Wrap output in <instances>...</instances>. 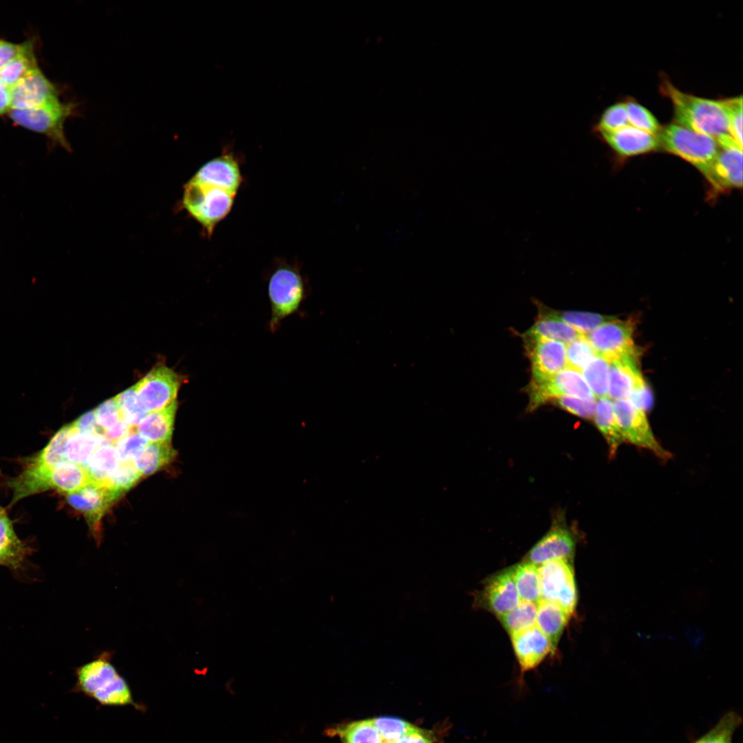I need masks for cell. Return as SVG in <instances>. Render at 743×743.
I'll return each mask as SVG.
<instances>
[{
    "instance_id": "36",
    "label": "cell",
    "mask_w": 743,
    "mask_h": 743,
    "mask_svg": "<svg viewBox=\"0 0 743 743\" xmlns=\"http://www.w3.org/2000/svg\"><path fill=\"white\" fill-rule=\"evenodd\" d=\"M559 319L585 335L602 324L616 319L613 316L579 311H555L548 310L541 313Z\"/></svg>"
},
{
    "instance_id": "4",
    "label": "cell",
    "mask_w": 743,
    "mask_h": 743,
    "mask_svg": "<svg viewBox=\"0 0 743 743\" xmlns=\"http://www.w3.org/2000/svg\"><path fill=\"white\" fill-rule=\"evenodd\" d=\"M235 194L191 180L184 186L182 206L211 236L216 225L230 213Z\"/></svg>"
},
{
    "instance_id": "26",
    "label": "cell",
    "mask_w": 743,
    "mask_h": 743,
    "mask_svg": "<svg viewBox=\"0 0 743 743\" xmlns=\"http://www.w3.org/2000/svg\"><path fill=\"white\" fill-rule=\"evenodd\" d=\"M570 616L557 603L541 599L537 603L535 625L556 648Z\"/></svg>"
},
{
    "instance_id": "7",
    "label": "cell",
    "mask_w": 743,
    "mask_h": 743,
    "mask_svg": "<svg viewBox=\"0 0 743 743\" xmlns=\"http://www.w3.org/2000/svg\"><path fill=\"white\" fill-rule=\"evenodd\" d=\"M538 570L541 599L557 603L571 616L577 605V594L570 561L551 560L539 565Z\"/></svg>"
},
{
    "instance_id": "53",
    "label": "cell",
    "mask_w": 743,
    "mask_h": 743,
    "mask_svg": "<svg viewBox=\"0 0 743 743\" xmlns=\"http://www.w3.org/2000/svg\"><path fill=\"white\" fill-rule=\"evenodd\" d=\"M21 44H15L5 41L0 42V70L20 52Z\"/></svg>"
},
{
    "instance_id": "44",
    "label": "cell",
    "mask_w": 743,
    "mask_h": 743,
    "mask_svg": "<svg viewBox=\"0 0 743 743\" xmlns=\"http://www.w3.org/2000/svg\"><path fill=\"white\" fill-rule=\"evenodd\" d=\"M629 125L625 103L608 107L602 114L595 129L599 133H609Z\"/></svg>"
},
{
    "instance_id": "41",
    "label": "cell",
    "mask_w": 743,
    "mask_h": 743,
    "mask_svg": "<svg viewBox=\"0 0 743 743\" xmlns=\"http://www.w3.org/2000/svg\"><path fill=\"white\" fill-rule=\"evenodd\" d=\"M384 743H394L416 726L398 718L378 717L371 720Z\"/></svg>"
},
{
    "instance_id": "19",
    "label": "cell",
    "mask_w": 743,
    "mask_h": 743,
    "mask_svg": "<svg viewBox=\"0 0 743 743\" xmlns=\"http://www.w3.org/2000/svg\"><path fill=\"white\" fill-rule=\"evenodd\" d=\"M600 134L605 142L621 156L643 154L660 147L658 135L629 125L612 132Z\"/></svg>"
},
{
    "instance_id": "31",
    "label": "cell",
    "mask_w": 743,
    "mask_h": 743,
    "mask_svg": "<svg viewBox=\"0 0 743 743\" xmlns=\"http://www.w3.org/2000/svg\"><path fill=\"white\" fill-rule=\"evenodd\" d=\"M325 732L328 736L338 737L341 743H384L371 720L340 724Z\"/></svg>"
},
{
    "instance_id": "27",
    "label": "cell",
    "mask_w": 743,
    "mask_h": 743,
    "mask_svg": "<svg viewBox=\"0 0 743 743\" xmlns=\"http://www.w3.org/2000/svg\"><path fill=\"white\" fill-rule=\"evenodd\" d=\"M29 552L28 547L16 535L11 521L0 515V565L13 569L21 568Z\"/></svg>"
},
{
    "instance_id": "43",
    "label": "cell",
    "mask_w": 743,
    "mask_h": 743,
    "mask_svg": "<svg viewBox=\"0 0 743 743\" xmlns=\"http://www.w3.org/2000/svg\"><path fill=\"white\" fill-rule=\"evenodd\" d=\"M133 462H120L116 470L103 484L122 495L141 477Z\"/></svg>"
},
{
    "instance_id": "28",
    "label": "cell",
    "mask_w": 743,
    "mask_h": 743,
    "mask_svg": "<svg viewBox=\"0 0 743 743\" xmlns=\"http://www.w3.org/2000/svg\"><path fill=\"white\" fill-rule=\"evenodd\" d=\"M176 451L171 442H149L133 458V464L141 476L150 475L171 462Z\"/></svg>"
},
{
    "instance_id": "13",
    "label": "cell",
    "mask_w": 743,
    "mask_h": 743,
    "mask_svg": "<svg viewBox=\"0 0 743 743\" xmlns=\"http://www.w3.org/2000/svg\"><path fill=\"white\" fill-rule=\"evenodd\" d=\"M719 149L711 170L709 182L715 189L742 186V147L731 136L716 140Z\"/></svg>"
},
{
    "instance_id": "23",
    "label": "cell",
    "mask_w": 743,
    "mask_h": 743,
    "mask_svg": "<svg viewBox=\"0 0 743 743\" xmlns=\"http://www.w3.org/2000/svg\"><path fill=\"white\" fill-rule=\"evenodd\" d=\"M91 482L84 466L69 461L56 464L50 471L47 480L48 489L54 488L69 495L76 493Z\"/></svg>"
},
{
    "instance_id": "35",
    "label": "cell",
    "mask_w": 743,
    "mask_h": 743,
    "mask_svg": "<svg viewBox=\"0 0 743 743\" xmlns=\"http://www.w3.org/2000/svg\"><path fill=\"white\" fill-rule=\"evenodd\" d=\"M537 612V603L521 600L514 608L499 618L503 627L511 635L535 626Z\"/></svg>"
},
{
    "instance_id": "47",
    "label": "cell",
    "mask_w": 743,
    "mask_h": 743,
    "mask_svg": "<svg viewBox=\"0 0 743 743\" xmlns=\"http://www.w3.org/2000/svg\"><path fill=\"white\" fill-rule=\"evenodd\" d=\"M554 400L561 408L574 415L586 419L593 418L596 400H586L570 396H561Z\"/></svg>"
},
{
    "instance_id": "9",
    "label": "cell",
    "mask_w": 743,
    "mask_h": 743,
    "mask_svg": "<svg viewBox=\"0 0 743 743\" xmlns=\"http://www.w3.org/2000/svg\"><path fill=\"white\" fill-rule=\"evenodd\" d=\"M184 380L182 376L168 367L155 366L135 385L142 409L149 413L169 406L176 400Z\"/></svg>"
},
{
    "instance_id": "5",
    "label": "cell",
    "mask_w": 743,
    "mask_h": 743,
    "mask_svg": "<svg viewBox=\"0 0 743 743\" xmlns=\"http://www.w3.org/2000/svg\"><path fill=\"white\" fill-rule=\"evenodd\" d=\"M268 295L271 308L269 330L275 332L286 318L298 312L306 297L299 270L289 265L277 267L270 277Z\"/></svg>"
},
{
    "instance_id": "18",
    "label": "cell",
    "mask_w": 743,
    "mask_h": 743,
    "mask_svg": "<svg viewBox=\"0 0 743 743\" xmlns=\"http://www.w3.org/2000/svg\"><path fill=\"white\" fill-rule=\"evenodd\" d=\"M191 179L235 195L242 182L238 162L230 154H224L207 162Z\"/></svg>"
},
{
    "instance_id": "2",
    "label": "cell",
    "mask_w": 743,
    "mask_h": 743,
    "mask_svg": "<svg viewBox=\"0 0 743 743\" xmlns=\"http://www.w3.org/2000/svg\"><path fill=\"white\" fill-rule=\"evenodd\" d=\"M661 90L671 101L675 123L717 140L730 136L724 100H712L679 90L665 79Z\"/></svg>"
},
{
    "instance_id": "29",
    "label": "cell",
    "mask_w": 743,
    "mask_h": 743,
    "mask_svg": "<svg viewBox=\"0 0 743 743\" xmlns=\"http://www.w3.org/2000/svg\"><path fill=\"white\" fill-rule=\"evenodd\" d=\"M39 69L32 40L22 43L18 54L0 70L1 80L9 88Z\"/></svg>"
},
{
    "instance_id": "12",
    "label": "cell",
    "mask_w": 743,
    "mask_h": 743,
    "mask_svg": "<svg viewBox=\"0 0 743 743\" xmlns=\"http://www.w3.org/2000/svg\"><path fill=\"white\" fill-rule=\"evenodd\" d=\"M67 495L69 504L84 515L99 542L100 519L122 495L105 485L90 482L78 491Z\"/></svg>"
},
{
    "instance_id": "49",
    "label": "cell",
    "mask_w": 743,
    "mask_h": 743,
    "mask_svg": "<svg viewBox=\"0 0 743 743\" xmlns=\"http://www.w3.org/2000/svg\"><path fill=\"white\" fill-rule=\"evenodd\" d=\"M627 400L645 412L652 407L653 396L645 380L636 387Z\"/></svg>"
},
{
    "instance_id": "1",
    "label": "cell",
    "mask_w": 743,
    "mask_h": 743,
    "mask_svg": "<svg viewBox=\"0 0 743 743\" xmlns=\"http://www.w3.org/2000/svg\"><path fill=\"white\" fill-rule=\"evenodd\" d=\"M112 655L103 652L75 670L76 683L72 693H82L102 706H132L145 711L144 704L134 701L127 680L111 662Z\"/></svg>"
},
{
    "instance_id": "37",
    "label": "cell",
    "mask_w": 743,
    "mask_h": 743,
    "mask_svg": "<svg viewBox=\"0 0 743 743\" xmlns=\"http://www.w3.org/2000/svg\"><path fill=\"white\" fill-rule=\"evenodd\" d=\"M610 363L596 356L582 370V376L595 398L608 397Z\"/></svg>"
},
{
    "instance_id": "20",
    "label": "cell",
    "mask_w": 743,
    "mask_h": 743,
    "mask_svg": "<svg viewBox=\"0 0 743 743\" xmlns=\"http://www.w3.org/2000/svg\"><path fill=\"white\" fill-rule=\"evenodd\" d=\"M574 546L571 532L566 528L555 527L530 549L526 561L539 566L554 559L569 561L573 556Z\"/></svg>"
},
{
    "instance_id": "6",
    "label": "cell",
    "mask_w": 743,
    "mask_h": 743,
    "mask_svg": "<svg viewBox=\"0 0 743 743\" xmlns=\"http://www.w3.org/2000/svg\"><path fill=\"white\" fill-rule=\"evenodd\" d=\"M73 103L61 101L30 109H10L9 116L17 125L46 136L54 144L70 151L64 132L66 119L75 111Z\"/></svg>"
},
{
    "instance_id": "45",
    "label": "cell",
    "mask_w": 743,
    "mask_h": 743,
    "mask_svg": "<svg viewBox=\"0 0 743 743\" xmlns=\"http://www.w3.org/2000/svg\"><path fill=\"white\" fill-rule=\"evenodd\" d=\"M729 120V134L742 147V97L724 100Z\"/></svg>"
},
{
    "instance_id": "55",
    "label": "cell",
    "mask_w": 743,
    "mask_h": 743,
    "mask_svg": "<svg viewBox=\"0 0 743 743\" xmlns=\"http://www.w3.org/2000/svg\"><path fill=\"white\" fill-rule=\"evenodd\" d=\"M4 513H4L3 510L1 508V507H0V515L4 514Z\"/></svg>"
},
{
    "instance_id": "8",
    "label": "cell",
    "mask_w": 743,
    "mask_h": 743,
    "mask_svg": "<svg viewBox=\"0 0 743 743\" xmlns=\"http://www.w3.org/2000/svg\"><path fill=\"white\" fill-rule=\"evenodd\" d=\"M634 323L614 319L602 324L585 337L598 356L609 363L625 358H638L633 340Z\"/></svg>"
},
{
    "instance_id": "52",
    "label": "cell",
    "mask_w": 743,
    "mask_h": 743,
    "mask_svg": "<svg viewBox=\"0 0 743 743\" xmlns=\"http://www.w3.org/2000/svg\"><path fill=\"white\" fill-rule=\"evenodd\" d=\"M134 431V427H130L123 420H120L115 425L103 432L105 439L113 444Z\"/></svg>"
},
{
    "instance_id": "22",
    "label": "cell",
    "mask_w": 743,
    "mask_h": 743,
    "mask_svg": "<svg viewBox=\"0 0 743 743\" xmlns=\"http://www.w3.org/2000/svg\"><path fill=\"white\" fill-rule=\"evenodd\" d=\"M177 403L147 413L134 431L149 442H171Z\"/></svg>"
},
{
    "instance_id": "3",
    "label": "cell",
    "mask_w": 743,
    "mask_h": 743,
    "mask_svg": "<svg viewBox=\"0 0 743 743\" xmlns=\"http://www.w3.org/2000/svg\"><path fill=\"white\" fill-rule=\"evenodd\" d=\"M659 146L696 166L709 180L719 147L715 139L676 123L661 127Z\"/></svg>"
},
{
    "instance_id": "11",
    "label": "cell",
    "mask_w": 743,
    "mask_h": 743,
    "mask_svg": "<svg viewBox=\"0 0 743 743\" xmlns=\"http://www.w3.org/2000/svg\"><path fill=\"white\" fill-rule=\"evenodd\" d=\"M529 395L530 407L532 409L561 396L596 400L581 373L568 367L545 380L532 382Z\"/></svg>"
},
{
    "instance_id": "48",
    "label": "cell",
    "mask_w": 743,
    "mask_h": 743,
    "mask_svg": "<svg viewBox=\"0 0 743 743\" xmlns=\"http://www.w3.org/2000/svg\"><path fill=\"white\" fill-rule=\"evenodd\" d=\"M94 412L96 422L103 432L122 420L115 397L103 402Z\"/></svg>"
},
{
    "instance_id": "56",
    "label": "cell",
    "mask_w": 743,
    "mask_h": 743,
    "mask_svg": "<svg viewBox=\"0 0 743 743\" xmlns=\"http://www.w3.org/2000/svg\"><path fill=\"white\" fill-rule=\"evenodd\" d=\"M1 41H2V40H1V39H0V42H1Z\"/></svg>"
},
{
    "instance_id": "33",
    "label": "cell",
    "mask_w": 743,
    "mask_h": 743,
    "mask_svg": "<svg viewBox=\"0 0 743 743\" xmlns=\"http://www.w3.org/2000/svg\"><path fill=\"white\" fill-rule=\"evenodd\" d=\"M511 568L520 600L537 604L541 600L540 579L537 566L525 561Z\"/></svg>"
},
{
    "instance_id": "34",
    "label": "cell",
    "mask_w": 743,
    "mask_h": 743,
    "mask_svg": "<svg viewBox=\"0 0 743 743\" xmlns=\"http://www.w3.org/2000/svg\"><path fill=\"white\" fill-rule=\"evenodd\" d=\"M72 431L71 424L63 427L51 439L47 445L32 460L28 466L49 471L56 464L66 461L65 444Z\"/></svg>"
},
{
    "instance_id": "10",
    "label": "cell",
    "mask_w": 743,
    "mask_h": 743,
    "mask_svg": "<svg viewBox=\"0 0 743 743\" xmlns=\"http://www.w3.org/2000/svg\"><path fill=\"white\" fill-rule=\"evenodd\" d=\"M613 405L624 442L647 449L663 460L671 457L655 438L645 411L627 399L615 400Z\"/></svg>"
},
{
    "instance_id": "30",
    "label": "cell",
    "mask_w": 743,
    "mask_h": 743,
    "mask_svg": "<svg viewBox=\"0 0 743 743\" xmlns=\"http://www.w3.org/2000/svg\"><path fill=\"white\" fill-rule=\"evenodd\" d=\"M119 462L115 445L106 441L94 451L85 467L91 482L103 484Z\"/></svg>"
},
{
    "instance_id": "15",
    "label": "cell",
    "mask_w": 743,
    "mask_h": 743,
    "mask_svg": "<svg viewBox=\"0 0 743 743\" xmlns=\"http://www.w3.org/2000/svg\"><path fill=\"white\" fill-rule=\"evenodd\" d=\"M525 341L532 363V382L545 380L567 367L565 343L545 338Z\"/></svg>"
},
{
    "instance_id": "17",
    "label": "cell",
    "mask_w": 743,
    "mask_h": 743,
    "mask_svg": "<svg viewBox=\"0 0 743 743\" xmlns=\"http://www.w3.org/2000/svg\"><path fill=\"white\" fill-rule=\"evenodd\" d=\"M510 636L520 667L519 685H522L524 674L537 667L555 648L536 625Z\"/></svg>"
},
{
    "instance_id": "32",
    "label": "cell",
    "mask_w": 743,
    "mask_h": 743,
    "mask_svg": "<svg viewBox=\"0 0 743 743\" xmlns=\"http://www.w3.org/2000/svg\"><path fill=\"white\" fill-rule=\"evenodd\" d=\"M106 441L103 435L75 431L72 428L65 444L66 460L85 466L94 451Z\"/></svg>"
},
{
    "instance_id": "46",
    "label": "cell",
    "mask_w": 743,
    "mask_h": 743,
    "mask_svg": "<svg viewBox=\"0 0 743 743\" xmlns=\"http://www.w3.org/2000/svg\"><path fill=\"white\" fill-rule=\"evenodd\" d=\"M148 444V441L135 431L119 440L115 448L119 462H133L135 456Z\"/></svg>"
},
{
    "instance_id": "40",
    "label": "cell",
    "mask_w": 743,
    "mask_h": 743,
    "mask_svg": "<svg viewBox=\"0 0 743 743\" xmlns=\"http://www.w3.org/2000/svg\"><path fill=\"white\" fill-rule=\"evenodd\" d=\"M596 356L597 354L585 335L566 345L567 367L579 372L581 373Z\"/></svg>"
},
{
    "instance_id": "16",
    "label": "cell",
    "mask_w": 743,
    "mask_h": 743,
    "mask_svg": "<svg viewBox=\"0 0 743 743\" xmlns=\"http://www.w3.org/2000/svg\"><path fill=\"white\" fill-rule=\"evenodd\" d=\"M480 605L497 616L514 608L521 601L514 582L512 568L493 575L478 595Z\"/></svg>"
},
{
    "instance_id": "25",
    "label": "cell",
    "mask_w": 743,
    "mask_h": 743,
    "mask_svg": "<svg viewBox=\"0 0 743 743\" xmlns=\"http://www.w3.org/2000/svg\"><path fill=\"white\" fill-rule=\"evenodd\" d=\"M593 418L609 446L610 456L614 457L624 440L614 414L613 401L608 397L598 398Z\"/></svg>"
},
{
    "instance_id": "51",
    "label": "cell",
    "mask_w": 743,
    "mask_h": 743,
    "mask_svg": "<svg viewBox=\"0 0 743 743\" xmlns=\"http://www.w3.org/2000/svg\"><path fill=\"white\" fill-rule=\"evenodd\" d=\"M436 738L435 731L416 726L394 743H434Z\"/></svg>"
},
{
    "instance_id": "38",
    "label": "cell",
    "mask_w": 743,
    "mask_h": 743,
    "mask_svg": "<svg viewBox=\"0 0 743 743\" xmlns=\"http://www.w3.org/2000/svg\"><path fill=\"white\" fill-rule=\"evenodd\" d=\"M741 723L742 718L737 713L729 711L710 731L693 743H732L733 733Z\"/></svg>"
},
{
    "instance_id": "24",
    "label": "cell",
    "mask_w": 743,
    "mask_h": 743,
    "mask_svg": "<svg viewBox=\"0 0 743 743\" xmlns=\"http://www.w3.org/2000/svg\"><path fill=\"white\" fill-rule=\"evenodd\" d=\"M570 325L561 320L541 314L540 318L524 334L525 341L538 338L550 339L565 343L583 336Z\"/></svg>"
},
{
    "instance_id": "39",
    "label": "cell",
    "mask_w": 743,
    "mask_h": 743,
    "mask_svg": "<svg viewBox=\"0 0 743 743\" xmlns=\"http://www.w3.org/2000/svg\"><path fill=\"white\" fill-rule=\"evenodd\" d=\"M115 398L122 420L130 427H135L147 414L138 402L135 385L117 395Z\"/></svg>"
},
{
    "instance_id": "54",
    "label": "cell",
    "mask_w": 743,
    "mask_h": 743,
    "mask_svg": "<svg viewBox=\"0 0 743 743\" xmlns=\"http://www.w3.org/2000/svg\"><path fill=\"white\" fill-rule=\"evenodd\" d=\"M11 109L10 88L0 79V115Z\"/></svg>"
},
{
    "instance_id": "14",
    "label": "cell",
    "mask_w": 743,
    "mask_h": 743,
    "mask_svg": "<svg viewBox=\"0 0 743 743\" xmlns=\"http://www.w3.org/2000/svg\"><path fill=\"white\" fill-rule=\"evenodd\" d=\"M11 109H30L59 102L55 86L40 69L10 88Z\"/></svg>"
},
{
    "instance_id": "42",
    "label": "cell",
    "mask_w": 743,
    "mask_h": 743,
    "mask_svg": "<svg viewBox=\"0 0 743 743\" xmlns=\"http://www.w3.org/2000/svg\"><path fill=\"white\" fill-rule=\"evenodd\" d=\"M625 104L629 125L650 133L658 134L661 127L649 110L632 100Z\"/></svg>"
},
{
    "instance_id": "21",
    "label": "cell",
    "mask_w": 743,
    "mask_h": 743,
    "mask_svg": "<svg viewBox=\"0 0 743 743\" xmlns=\"http://www.w3.org/2000/svg\"><path fill=\"white\" fill-rule=\"evenodd\" d=\"M636 360V358H625L610 363L609 398L614 401L628 399L636 387L644 380Z\"/></svg>"
},
{
    "instance_id": "50",
    "label": "cell",
    "mask_w": 743,
    "mask_h": 743,
    "mask_svg": "<svg viewBox=\"0 0 743 743\" xmlns=\"http://www.w3.org/2000/svg\"><path fill=\"white\" fill-rule=\"evenodd\" d=\"M71 426L72 429L75 431L100 434L103 435V429L96 422L94 410L87 412L80 416L71 423Z\"/></svg>"
}]
</instances>
